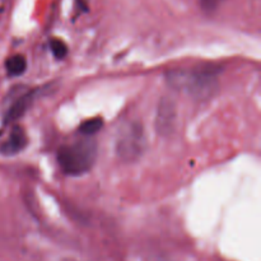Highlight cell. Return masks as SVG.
<instances>
[{
  "instance_id": "obj_1",
  "label": "cell",
  "mask_w": 261,
  "mask_h": 261,
  "mask_svg": "<svg viewBox=\"0 0 261 261\" xmlns=\"http://www.w3.org/2000/svg\"><path fill=\"white\" fill-rule=\"evenodd\" d=\"M219 68L213 65L199 66L195 69L171 70L167 82L172 88L185 92L196 99H206L213 96L218 88Z\"/></svg>"
},
{
  "instance_id": "obj_2",
  "label": "cell",
  "mask_w": 261,
  "mask_h": 261,
  "mask_svg": "<svg viewBox=\"0 0 261 261\" xmlns=\"http://www.w3.org/2000/svg\"><path fill=\"white\" fill-rule=\"evenodd\" d=\"M60 170L68 176H82L89 172L97 160V143L83 137L70 144L63 145L56 154Z\"/></svg>"
},
{
  "instance_id": "obj_3",
  "label": "cell",
  "mask_w": 261,
  "mask_h": 261,
  "mask_svg": "<svg viewBox=\"0 0 261 261\" xmlns=\"http://www.w3.org/2000/svg\"><path fill=\"white\" fill-rule=\"evenodd\" d=\"M147 149V138L139 121H127L117 130L115 153L121 162L134 163L142 158Z\"/></svg>"
},
{
  "instance_id": "obj_4",
  "label": "cell",
  "mask_w": 261,
  "mask_h": 261,
  "mask_svg": "<svg viewBox=\"0 0 261 261\" xmlns=\"http://www.w3.org/2000/svg\"><path fill=\"white\" fill-rule=\"evenodd\" d=\"M176 106L170 98H162L158 105L155 116V130L161 135H168L172 133L176 125Z\"/></svg>"
},
{
  "instance_id": "obj_5",
  "label": "cell",
  "mask_w": 261,
  "mask_h": 261,
  "mask_svg": "<svg viewBox=\"0 0 261 261\" xmlns=\"http://www.w3.org/2000/svg\"><path fill=\"white\" fill-rule=\"evenodd\" d=\"M27 145V135L22 126H14L9 137L0 145V153L5 157H12L22 152Z\"/></svg>"
},
{
  "instance_id": "obj_6",
  "label": "cell",
  "mask_w": 261,
  "mask_h": 261,
  "mask_svg": "<svg viewBox=\"0 0 261 261\" xmlns=\"http://www.w3.org/2000/svg\"><path fill=\"white\" fill-rule=\"evenodd\" d=\"M36 91L28 92V93H24L23 96L18 97L14 102L12 103V106L8 109L7 114H5L4 122L5 124H9V122L17 121L18 119L23 116L25 114V111L28 110V107L31 106V103L35 99Z\"/></svg>"
},
{
  "instance_id": "obj_7",
  "label": "cell",
  "mask_w": 261,
  "mask_h": 261,
  "mask_svg": "<svg viewBox=\"0 0 261 261\" xmlns=\"http://www.w3.org/2000/svg\"><path fill=\"white\" fill-rule=\"evenodd\" d=\"M5 69L9 76H19L27 69V60L23 55H13L5 61Z\"/></svg>"
},
{
  "instance_id": "obj_8",
  "label": "cell",
  "mask_w": 261,
  "mask_h": 261,
  "mask_svg": "<svg viewBox=\"0 0 261 261\" xmlns=\"http://www.w3.org/2000/svg\"><path fill=\"white\" fill-rule=\"evenodd\" d=\"M102 126H103V120L99 119V117H93V119L86 120V121L82 122L81 126H79V133L83 137L92 138L102 129Z\"/></svg>"
},
{
  "instance_id": "obj_9",
  "label": "cell",
  "mask_w": 261,
  "mask_h": 261,
  "mask_svg": "<svg viewBox=\"0 0 261 261\" xmlns=\"http://www.w3.org/2000/svg\"><path fill=\"white\" fill-rule=\"evenodd\" d=\"M50 48L51 53L54 54V56H55L58 60L64 59L66 56V54H68V47H66L65 42L59 40V38H53V40L50 41Z\"/></svg>"
},
{
  "instance_id": "obj_10",
  "label": "cell",
  "mask_w": 261,
  "mask_h": 261,
  "mask_svg": "<svg viewBox=\"0 0 261 261\" xmlns=\"http://www.w3.org/2000/svg\"><path fill=\"white\" fill-rule=\"evenodd\" d=\"M222 0H200V4L204 10H206V12H213L214 9L218 8Z\"/></svg>"
}]
</instances>
